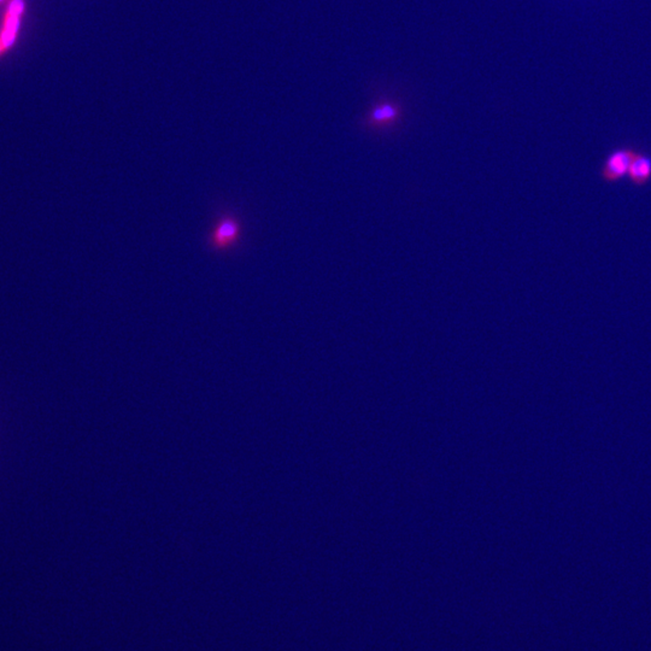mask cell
Masks as SVG:
<instances>
[{"label": "cell", "mask_w": 651, "mask_h": 651, "mask_svg": "<svg viewBox=\"0 0 651 651\" xmlns=\"http://www.w3.org/2000/svg\"><path fill=\"white\" fill-rule=\"evenodd\" d=\"M244 224L240 216L231 210H224L216 217L207 235L209 250L216 254H228L242 244Z\"/></svg>", "instance_id": "6da1fadb"}, {"label": "cell", "mask_w": 651, "mask_h": 651, "mask_svg": "<svg viewBox=\"0 0 651 651\" xmlns=\"http://www.w3.org/2000/svg\"><path fill=\"white\" fill-rule=\"evenodd\" d=\"M636 155L637 151L633 149H620L612 152L601 169V177L604 181L617 182L622 177H627L631 162Z\"/></svg>", "instance_id": "7a4b0ae2"}, {"label": "cell", "mask_w": 651, "mask_h": 651, "mask_svg": "<svg viewBox=\"0 0 651 651\" xmlns=\"http://www.w3.org/2000/svg\"><path fill=\"white\" fill-rule=\"evenodd\" d=\"M26 4L25 0H13L10 3L8 11L5 13L4 22L0 31V48L3 53L13 48L18 38L22 15L25 13Z\"/></svg>", "instance_id": "3957f363"}, {"label": "cell", "mask_w": 651, "mask_h": 651, "mask_svg": "<svg viewBox=\"0 0 651 651\" xmlns=\"http://www.w3.org/2000/svg\"><path fill=\"white\" fill-rule=\"evenodd\" d=\"M627 177L634 186H645L651 180V157L644 153L634 156Z\"/></svg>", "instance_id": "277c9868"}, {"label": "cell", "mask_w": 651, "mask_h": 651, "mask_svg": "<svg viewBox=\"0 0 651 651\" xmlns=\"http://www.w3.org/2000/svg\"><path fill=\"white\" fill-rule=\"evenodd\" d=\"M398 117V109L391 104H383L376 107L371 114V122L373 125H388L395 122Z\"/></svg>", "instance_id": "5b68a950"}, {"label": "cell", "mask_w": 651, "mask_h": 651, "mask_svg": "<svg viewBox=\"0 0 651 651\" xmlns=\"http://www.w3.org/2000/svg\"><path fill=\"white\" fill-rule=\"evenodd\" d=\"M3 1H4V0H0V3H3Z\"/></svg>", "instance_id": "8992f818"}]
</instances>
